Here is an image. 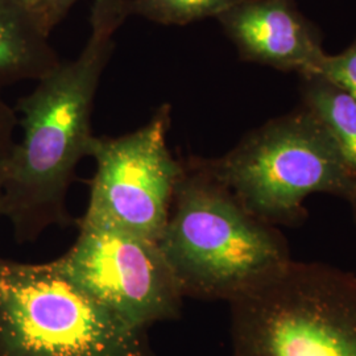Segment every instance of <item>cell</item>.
<instances>
[{
  "instance_id": "cell-1",
  "label": "cell",
  "mask_w": 356,
  "mask_h": 356,
  "mask_svg": "<svg viewBox=\"0 0 356 356\" xmlns=\"http://www.w3.org/2000/svg\"><path fill=\"white\" fill-rule=\"evenodd\" d=\"M159 245L184 298L231 302L292 261L279 227L251 214L206 159L182 160Z\"/></svg>"
},
{
  "instance_id": "cell-2",
  "label": "cell",
  "mask_w": 356,
  "mask_h": 356,
  "mask_svg": "<svg viewBox=\"0 0 356 356\" xmlns=\"http://www.w3.org/2000/svg\"><path fill=\"white\" fill-rule=\"evenodd\" d=\"M101 78L86 60L60 63L17 103L22 136L13 147L1 198V218L17 242H35L47 229L74 222L67 194L95 138L91 115Z\"/></svg>"
},
{
  "instance_id": "cell-3",
  "label": "cell",
  "mask_w": 356,
  "mask_h": 356,
  "mask_svg": "<svg viewBox=\"0 0 356 356\" xmlns=\"http://www.w3.org/2000/svg\"><path fill=\"white\" fill-rule=\"evenodd\" d=\"M206 161L251 214L275 227L304 222L312 194L348 201L356 191V178L335 143L304 106L254 128L229 152Z\"/></svg>"
},
{
  "instance_id": "cell-4",
  "label": "cell",
  "mask_w": 356,
  "mask_h": 356,
  "mask_svg": "<svg viewBox=\"0 0 356 356\" xmlns=\"http://www.w3.org/2000/svg\"><path fill=\"white\" fill-rule=\"evenodd\" d=\"M229 316L231 356H356V275L292 260Z\"/></svg>"
},
{
  "instance_id": "cell-5",
  "label": "cell",
  "mask_w": 356,
  "mask_h": 356,
  "mask_svg": "<svg viewBox=\"0 0 356 356\" xmlns=\"http://www.w3.org/2000/svg\"><path fill=\"white\" fill-rule=\"evenodd\" d=\"M0 356H154L119 318L48 263L0 256Z\"/></svg>"
},
{
  "instance_id": "cell-6",
  "label": "cell",
  "mask_w": 356,
  "mask_h": 356,
  "mask_svg": "<svg viewBox=\"0 0 356 356\" xmlns=\"http://www.w3.org/2000/svg\"><path fill=\"white\" fill-rule=\"evenodd\" d=\"M170 123L172 108L165 103L129 134L94 138L89 157L95 173L78 222L160 242L184 169L168 147Z\"/></svg>"
},
{
  "instance_id": "cell-7",
  "label": "cell",
  "mask_w": 356,
  "mask_h": 356,
  "mask_svg": "<svg viewBox=\"0 0 356 356\" xmlns=\"http://www.w3.org/2000/svg\"><path fill=\"white\" fill-rule=\"evenodd\" d=\"M73 245L54 264L92 300L147 331L181 316L184 296L159 243L76 220Z\"/></svg>"
},
{
  "instance_id": "cell-8",
  "label": "cell",
  "mask_w": 356,
  "mask_h": 356,
  "mask_svg": "<svg viewBox=\"0 0 356 356\" xmlns=\"http://www.w3.org/2000/svg\"><path fill=\"white\" fill-rule=\"evenodd\" d=\"M216 20L247 61L304 78L318 76L327 56L292 0H242Z\"/></svg>"
},
{
  "instance_id": "cell-9",
  "label": "cell",
  "mask_w": 356,
  "mask_h": 356,
  "mask_svg": "<svg viewBox=\"0 0 356 356\" xmlns=\"http://www.w3.org/2000/svg\"><path fill=\"white\" fill-rule=\"evenodd\" d=\"M58 63L38 13L22 0H0V86L38 81Z\"/></svg>"
},
{
  "instance_id": "cell-10",
  "label": "cell",
  "mask_w": 356,
  "mask_h": 356,
  "mask_svg": "<svg viewBox=\"0 0 356 356\" xmlns=\"http://www.w3.org/2000/svg\"><path fill=\"white\" fill-rule=\"evenodd\" d=\"M302 83L304 107L327 131L344 164L356 178L355 98L322 76H304Z\"/></svg>"
},
{
  "instance_id": "cell-11",
  "label": "cell",
  "mask_w": 356,
  "mask_h": 356,
  "mask_svg": "<svg viewBox=\"0 0 356 356\" xmlns=\"http://www.w3.org/2000/svg\"><path fill=\"white\" fill-rule=\"evenodd\" d=\"M242 0H127L129 16L163 26H186L207 17L218 19Z\"/></svg>"
},
{
  "instance_id": "cell-12",
  "label": "cell",
  "mask_w": 356,
  "mask_h": 356,
  "mask_svg": "<svg viewBox=\"0 0 356 356\" xmlns=\"http://www.w3.org/2000/svg\"><path fill=\"white\" fill-rule=\"evenodd\" d=\"M318 76L356 99V38L342 53L335 56L327 54L319 69Z\"/></svg>"
},
{
  "instance_id": "cell-13",
  "label": "cell",
  "mask_w": 356,
  "mask_h": 356,
  "mask_svg": "<svg viewBox=\"0 0 356 356\" xmlns=\"http://www.w3.org/2000/svg\"><path fill=\"white\" fill-rule=\"evenodd\" d=\"M0 86V219H1V198L7 169L15 147V131L19 126V118L13 107L6 102Z\"/></svg>"
},
{
  "instance_id": "cell-14",
  "label": "cell",
  "mask_w": 356,
  "mask_h": 356,
  "mask_svg": "<svg viewBox=\"0 0 356 356\" xmlns=\"http://www.w3.org/2000/svg\"><path fill=\"white\" fill-rule=\"evenodd\" d=\"M76 1L78 0H42L38 16L49 33L54 26L63 22Z\"/></svg>"
},
{
  "instance_id": "cell-15",
  "label": "cell",
  "mask_w": 356,
  "mask_h": 356,
  "mask_svg": "<svg viewBox=\"0 0 356 356\" xmlns=\"http://www.w3.org/2000/svg\"><path fill=\"white\" fill-rule=\"evenodd\" d=\"M22 1L38 15V10H40V7H41L42 0H22Z\"/></svg>"
},
{
  "instance_id": "cell-16",
  "label": "cell",
  "mask_w": 356,
  "mask_h": 356,
  "mask_svg": "<svg viewBox=\"0 0 356 356\" xmlns=\"http://www.w3.org/2000/svg\"><path fill=\"white\" fill-rule=\"evenodd\" d=\"M348 204L351 206V210H353V216H354V220H355L356 225V191L354 193V195L348 200Z\"/></svg>"
}]
</instances>
